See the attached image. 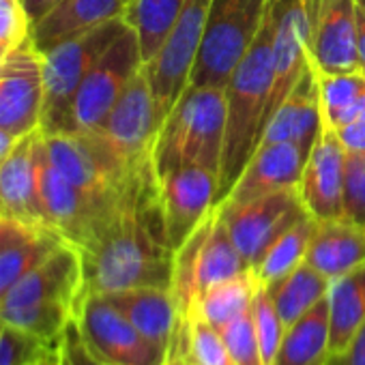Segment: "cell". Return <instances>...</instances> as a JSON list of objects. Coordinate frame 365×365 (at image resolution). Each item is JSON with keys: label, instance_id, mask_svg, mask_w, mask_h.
<instances>
[{"label": "cell", "instance_id": "6da1fadb", "mask_svg": "<svg viewBox=\"0 0 365 365\" xmlns=\"http://www.w3.org/2000/svg\"><path fill=\"white\" fill-rule=\"evenodd\" d=\"M82 260L86 292L172 288L174 250L165 239L153 165L133 180L118 211L82 250Z\"/></svg>", "mask_w": 365, "mask_h": 365}, {"label": "cell", "instance_id": "7a4b0ae2", "mask_svg": "<svg viewBox=\"0 0 365 365\" xmlns=\"http://www.w3.org/2000/svg\"><path fill=\"white\" fill-rule=\"evenodd\" d=\"M86 294L82 252L63 241L0 301V320L63 344Z\"/></svg>", "mask_w": 365, "mask_h": 365}, {"label": "cell", "instance_id": "3957f363", "mask_svg": "<svg viewBox=\"0 0 365 365\" xmlns=\"http://www.w3.org/2000/svg\"><path fill=\"white\" fill-rule=\"evenodd\" d=\"M273 88V14L271 0L264 24L250 52L235 67L224 86L226 95V138L220 168L217 205L228 196L235 180L256 153L267 125Z\"/></svg>", "mask_w": 365, "mask_h": 365}, {"label": "cell", "instance_id": "277c9868", "mask_svg": "<svg viewBox=\"0 0 365 365\" xmlns=\"http://www.w3.org/2000/svg\"><path fill=\"white\" fill-rule=\"evenodd\" d=\"M226 138V95L215 86H187L163 118L155 146V174L180 165L220 172Z\"/></svg>", "mask_w": 365, "mask_h": 365}, {"label": "cell", "instance_id": "5b68a950", "mask_svg": "<svg viewBox=\"0 0 365 365\" xmlns=\"http://www.w3.org/2000/svg\"><path fill=\"white\" fill-rule=\"evenodd\" d=\"M125 26V18H116L43 52V133L71 131V110L84 78Z\"/></svg>", "mask_w": 365, "mask_h": 365}, {"label": "cell", "instance_id": "8992f818", "mask_svg": "<svg viewBox=\"0 0 365 365\" xmlns=\"http://www.w3.org/2000/svg\"><path fill=\"white\" fill-rule=\"evenodd\" d=\"M267 11L269 0H211L190 86L224 88L254 46Z\"/></svg>", "mask_w": 365, "mask_h": 365}, {"label": "cell", "instance_id": "52a82bcc", "mask_svg": "<svg viewBox=\"0 0 365 365\" xmlns=\"http://www.w3.org/2000/svg\"><path fill=\"white\" fill-rule=\"evenodd\" d=\"M247 269L250 267L232 243L230 232L215 207L200 228L174 252L170 290L180 307V314L187 316L205 290Z\"/></svg>", "mask_w": 365, "mask_h": 365}, {"label": "cell", "instance_id": "ba28073f", "mask_svg": "<svg viewBox=\"0 0 365 365\" xmlns=\"http://www.w3.org/2000/svg\"><path fill=\"white\" fill-rule=\"evenodd\" d=\"M80 344L99 365H165L168 348L142 335L103 294L86 292L73 320Z\"/></svg>", "mask_w": 365, "mask_h": 365}, {"label": "cell", "instance_id": "9c48e42d", "mask_svg": "<svg viewBox=\"0 0 365 365\" xmlns=\"http://www.w3.org/2000/svg\"><path fill=\"white\" fill-rule=\"evenodd\" d=\"M209 7L211 0H187L157 54L144 63L161 123L190 86V76L200 52Z\"/></svg>", "mask_w": 365, "mask_h": 365}, {"label": "cell", "instance_id": "30bf717a", "mask_svg": "<svg viewBox=\"0 0 365 365\" xmlns=\"http://www.w3.org/2000/svg\"><path fill=\"white\" fill-rule=\"evenodd\" d=\"M144 67L140 39L127 24L84 78L71 110V131H97L127 84Z\"/></svg>", "mask_w": 365, "mask_h": 365}, {"label": "cell", "instance_id": "8fae6325", "mask_svg": "<svg viewBox=\"0 0 365 365\" xmlns=\"http://www.w3.org/2000/svg\"><path fill=\"white\" fill-rule=\"evenodd\" d=\"M220 172L180 165L157 176V196L168 245L176 252L217 207Z\"/></svg>", "mask_w": 365, "mask_h": 365}, {"label": "cell", "instance_id": "7c38bea8", "mask_svg": "<svg viewBox=\"0 0 365 365\" xmlns=\"http://www.w3.org/2000/svg\"><path fill=\"white\" fill-rule=\"evenodd\" d=\"M217 213L250 269H254V264L279 235L309 215L299 198L297 187L282 190L245 205H217Z\"/></svg>", "mask_w": 365, "mask_h": 365}, {"label": "cell", "instance_id": "4fadbf2b", "mask_svg": "<svg viewBox=\"0 0 365 365\" xmlns=\"http://www.w3.org/2000/svg\"><path fill=\"white\" fill-rule=\"evenodd\" d=\"M307 56L318 76L359 71L356 0H301Z\"/></svg>", "mask_w": 365, "mask_h": 365}, {"label": "cell", "instance_id": "5bb4252c", "mask_svg": "<svg viewBox=\"0 0 365 365\" xmlns=\"http://www.w3.org/2000/svg\"><path fill=\"white\" fill-rule=\"evenodd\" d=\"M161 127L159 110L142 67L123 91L120 99L101 125L103 138L135 170L153 163V146Z\"/></svg>", "mask_w": 365, "mask_h": 365}, {"label": "cell", "instance_id": "9a60e30c", "mask_svg": "<svg viewBox=\"0 0 365 365\" xmlns=\"http://www.w3.org/2000/svg\"><path fill=\"white\" fill-rule=\"evenodd\" d=\"M43 52L29 37L0 65V129L18 138L41 127Z\"/></svg>", "mask_w": 365, "mask_h": 365}, {"label": "cell", "instance_id": "2e32d148", "mask_svg": "<svg viewBox=\"0 0 365 365\" xmlns=\"http://www.w3.org/2000/svg\"><path fill=\"white\" fill-rule=\"evenodd\" d=\"M344 187L346 150L335 131L322 123V131L305 157L297 192L305 211L316 222H327L344 217Z\"/></svg>", "mask_w": 365, "mask_h": 365}, {"label": "cell", "instance_id": "e0dca14e", "mask_svg": "<svg viewBox=\"0 0 365 365\" xmlns=\"http://www.w3.org/2000/svg\"><path fill=\"white\" fill-rule=\"evenodd\" d=\"M41 138V127L22 135L11 153L0 161V211L29 226L50 228L41 211L37 190V157Z\"/></svg>", "mask_w": 365, "mask_h": 365}, {"label": "cell", "instance_id": "ac0fdd59", "mask_svg": "<svg viewBox=\"0 0 365 365\" xmlns=\"http://www.w3.org/2000/svg\"><path fill=\"white\" fill-rule=\"evenodd\" d=\"M303 163V150L290 142L260 144L220 205L235 207L282 190H294L301 180Z\"/></svg>", "mask_w": 365, "mask_h": 365}, {"label": "cell", "instance_id": "d6986e66", "mask_svg": "<svg viewBox=\"0 0 365 365\" xmlns=\"http://www.w3.org/2000/svg\"><path fill=\"white\" fill-rule=\"evenodd\" d=\"M322 131V110L318 93V73L309 65L294 86V91L282 101V106L267 120L260 144L290 142L307 157ZM258 144V146H260Z\"/></svg>", "mask_w": 365, "mask_h": 365}, {"label": "cell", "instance_id": "ffe728a7", "mask_svg": "<svg viewBox=\"0 0 365 365\" xmlns=\"http://www.w3.org/2000/svg\"><path fill=\"white\" fill-rule=\"evenodd\" d=\"M127 0H56V5L31 26V39L41 52L88 33L110 20L123 18Z\"/></svg>", "mask_w": 365, "mask_h": 365}, {"label": "cell", "instance_id": "44dd1931", "mask_svg": "<svg viewBox=\"0 0 365 365\" xmlns=\"http://www.w3.org/2000/svg\"><path fill=\"white\" fill-rule=\"evenodd\" d=\"M103 297L118 307L142 335L170 350L172 337L182 318L170 288H131Z\"/></svg>", "mask_w": 365, "mask_h": 365}, {"label": "cell", "instance_id": "7402d4cb", "mask_svg": "<svg viewBox=\"0 0 365 365\" xmlns=\"http://www.w3.org/2000/svg\"><path fill=\"white\" fill-rule=\"evenodd\" d=\"M305 262L329 282L365 262V230L346 217L318 222Z\"/></svg>", "mask_w": 365, "mask_h": 365}, {"label": "cell", "instance_id": "603a6c76", "mask_svg": "<svg viewBox=\"0 0 365 365\" xmlns=\"http://www.w3.org/2000/svg\"><path fill=\"white\" fill-rule=\"evenodd\" d=\"M329 299L286 327L273 365H322L329 356Z\"/></svg>", "mask_w": 365, "mask_h": 365}, {"label": "cell", "instance_id": "cb8c5ba5", "mask_svg": "<svg viewBox=\"0 0 365 365\" xmlns=\"http://www.w3.org/2000/svg\"><path fill=\"white\" fill-rule=\"evenodd\" d=\"M329 354L346 348L359 324L365 320V262L337 277L329 286Z\"/></svg>", "mask_w": 365, "mask_h": 365}, {"label": "cell", "instance_id": "d4e9b609", "mask_svg": "<svg viewBox=\"0 0 365 365\" xmlns=\"http://www.w3.org/2000/svg\"><path fill=\"white\" fill-rule=\"evenodd\" d=\"M316 224L318 222L312 215H305L303 220L292 224L284 235H279L267 247V252L260 256V260L252 269L256 273V279L260 282V286H264V288L273 286L275 282H279L282 277H286L299 264L305 262Z\"/></svg>", "mask_w": 365, "mask_h": 365}, {"label": "cell", "instance_id": "484cf974", "mask_svg": "<svg viewBox=\"0 0 365 365\" xmlns=\"http://www.w3.org/2000/svg\"><path fill=\"white\" fill-rule=\"evenodd\" d=\"M329 286L331 282L324 275H320L314 267L303 262L267 290L273 299V305L284 327H290L294 320H299L305 312H309L329 294Z\"/></svg>", "mask_w": 365, "mask_h": 365}, {"label": "cell", "instance_id": "4316f807", "mask_svg": "<svg viewBox=\"0 0 365 365\" xmlns=\"http://www.w3.org/2000/svg\"><path fill=\"white\" fill-rule=\"evenodd\" d=\"M258 286H260V282L256 279V273L252 269H247V271L205 290L198 297V301L190 314H198L202 320H207L209 324H213L217 329L252 309V301H254Z\"/></svg>", "mask_w": 365, "mask_h": 365}, {"label": "cell", "instance_id": "83f0119b", "mask_svg": "<svg viewBox=\"0 0 365 365\" xmlns=\"http://www.w3.org/2000/svg\"><path fill=\"white\" fill-rule=\"evenodd\" d=\"M185 3L187 0H129L127 3L123 18L140 39L144 63L157 54Z\"/></svg>", "mask_w": 365, "mask_h": 365}, {"label": "cell", "instance_id": "f1b7e54d", "mask_svg": "<svg viewBox=\"0 0 365 365\" xmlns=\"http://www.w3.org/2000/svg\"><path fill=\"white\" fill-rule=\"evenodd\" d=\"M65 239L54 230H43L26 241L0 250V301L9 290L33 269L37 267L54 247H58Z\"/></svg>", "mask_w": 365, "mask_h": 365}, {"label": "cell", "instance_id": "f546056e", "mask_svg": "<svg viewBox=\"0 0 365 365\" xmlns=\"http://www.w3.org/2000/svg\"><path fill=\"white\" fill-rule=\"evenodd\" d=\"M196 365H237L220 331L198 314L182 316L174 337Z\"/></svg>", "mask_w": 365, "mask_h": 365}, {"label": "cell", "instance_id": "4dcf8cb0", "mask_svg": "<svg viewBox=\"0 0 365 365\" xmlns=\"http://www.w3.org/2000/svg\"><path fill=\"white\" fill-rule=\"evenodd\" d=\"M318 93H320L322 123L331 129H337L346 112L365 93V76L361 71L318 76Z\"/></svg>", "mask_w": 365, "mask_h": 365}, {"label": "cell", "instance_id": "1f68e13d", "mask_svg": "<svg viewBox=\"0 0 365 365\" xmlns=\"http://www.w3.org/2000/svg\"><path fill=\"white\" fill-rule=\"evenodd\" d=\"M61 346L0 320V365H35L56 354Z\"/></svg>", "mask_w": 365, "mask_h": 365}, {"label": "cell", "instance_id": "d6a6232c", "mask_svg": "<svg viewBox=\"0 0 365 365\" xmlns=\"http://www.w3.org/2000/svg\"><path fill=\"white\" fill-rule=\"evenodd\" d=\"M252 318H254V327H256V335H258V344H260L264 365H273L286 327H284V322H282V318L273 305V299L264 286H258V290L254 294Z\"/></svg>", "mask_w": 365, "mask_h": 365}, {"label": "cell", "instance_id": "836d02e7", "mask_svg": "<svg viewBox=\"0 0 365 365\" xmlns=\"http://www.w3.org/2000/svg\"><path fill=\"white\" fill-rule=\"evenodd\" d=\"M217 331L237 365H264L256 327H254V318H252V309L237 316L235 320L217 327Z\"/></svg>", "mask_w": 365, "mask_h": 365}, {"label": "cell", "instance_id": "e575fe53", "mask_svg": "<svg viewBox=\"0 0 365 365\" xmlns=\"http://www.w3.org/2000/svg\"><path fill=\"white\" fill-rule=\"evenodd\" d=\"M344 217L365 230V153H346Z\"/></svg>", "mask_w": 365, "mask_h": 365}, {"label": "cell", "instance_id": "d590c367", "mask_svg": "<svg viewBox=\"0 0 365 365\" xmlns=\"http://www.w3.org/2000/svg\"><path fill=\"white\" fill-rule=\"evenodd\" d=\"M31 20L22 0H0V50L14 52L31 37Z\"/></svg>", "mask_w": 365, "mask_h": 365}, {"label": "cell", "instance_id": "8d00e7d4", "mask_svg": "<svg viewBox=\"0 0 365 365\" xmlns=\"http://www.w3.org/2000/svg\"><path fill=\"white\" fill-rule=\"evenodd\" d=\"M322 365H365V320L359 324L346 348L337 354H329Z\"/></svg>", "mask_w": 365, "mask_h": 365}, {"label": "cell", "instance_id": "74e56055", "mask_svg": "<svg viewBox=\"0 0 365 365\" xmlns=\"http://www.w3.org/2000/svg\"><path fill=\"white\" fill-rule=\"evenodd\" d=\"M43 230H50V228H37V226H29L24 222H18L14 217H7V215H0V250H5L9 245H16L20 241H26Z\"/></svg>", "mask_w": 365, "mask_h": 365}, {"label": "cell", "instance_id": "f35d334b", "mask_svg": "<svg viewBox=\"0 0 365 365\" xmlns=\"http://www.w3.org/2000/svg\"><path fill=\"white\" fill-rule=\"evenodd\" d=\"M333 131H335V135H337V140L346 153H350V155H363L365 153V118L341 125Z\"/></svg>", "mask_w": 365, "mask_h": 365}, {"label": "cell", "instance_id": "ab89813d", "mask_svg": "<svg viewBox=\"0 0 365 365\" xmlns=\"http://www.w3.org/2000/svg\"><path fill=\"white\" fill-rule=\"evenodd\" d=\"M63 344H65V352H67V359H69L71 365H99L97 361H93V359L88 356V352H86L84 346L80 344V337H78L73 324L67 329Z\"/></svg>", "mask_w": 365, "mask_h": 365}, {"label": "cell", "instance_id": "60d3db41", "mask_svg": "<svg viewBox=\"0 0 365 365\" xmlns=\"http://www.w3.org/2000/svg\"><path fill=\"white\" fill-rule=\"evenodd\" d=\"M22 5L26 9V16H29L31 24H35L56 5V0H22Z\"/></svg>", "mask_w": 365, "mask_h": 365}, {"label": "cell", "instance_id": "b9f144b4", "mask_svg": "<svg viewBox=\"0 0 365 365\" xmlns=\"http://www.w3.org/2000/svg\"><path fill=\"white\" fill-rule=\"evenodd\" d=\"M356 61L359 71L365 76V16L356 7Z\"/></svg>", "mask_w": 365, "mask_h": 365}, {"label": "cell", "instance_id": "7bdbcfd3", "mask_svg": "<svg viewBox=\"0 0 365 365\" xmlns=\"http://www.w3.org/2000/svg\"><path fill=\"white\" fill-rule=\"evenodd\" d=\"M165 365H196V363L187 356V352L180 348V344L176 339H172L170 352H168V363Z\"/></svg>", "mask_w": 365, "mask_h": 365}, {"label": "cell", "instance_id": "ee69618b", "mask_svg": "<svg viewBox=\"0 0 365 365\" xmlns=\"http://www.w3.org/2000/svg\"><path fill=\"white\" fill-rule=\"evenodd\" d=\"M18 135H14V133H9V131H5V129H0V161H3L9 153H11V148L18 144Z\"/></svg>", "mask_w": 365, "mask_h": 365}, {"label": "cell", "instance_id": "f6af8a7d", "mask_svg": "<svg viewBox=\"0 0 365 365\" xmlns=\"http://www.w3.org/2000/svg\"><path fill=\"white\" fill-rule=\"evenodd\" d=\"M35 365H65V348L61 346V350H58L56 354H52V356H48V359L35 363Z\"/></svg>", "mask_w": 365, "mask_h": 365}, {"label": "cell", "instance_id": "bcb514c9", "mask_svg": "<svg viewBox=\"0 0 365 365\" xmlns=\"http://www.w3.org/2000/svg\"><path fill=\"white\" fill-rule=\"evenodd\" d=\"M356 7H359V11L365 16V0H356Z\"/></svg>", "mask_w": 365, "mask_h": 365}, {"label": "cell", "instance_id": "7dc6e473", "mask_svg": "<svg viewBox=\"0 0 365 365\" xmlns=\"http://www.w3.org/2000/svg\"><path fill=\"white\" fill-rule=\"evenodd\" d=\"M5 56H7V52H3V50H0V65H3V61H5Z\"/></svg>", "mask_w": 365, "mask_h": 365}, {"label": "cell", "instance_id": "c3c4849f", "mask_svg": "<svg viewBox=\"0 0 365 365\" xmlns=\"http://www.w3.org/2000/svg\"><path fill=\"white\" fill-rule=\"evenodd\" d=\"M63 348H65V344H63ZM65 365H71V363H69V359H67V352H65Z\"/></svg>", "mask_w": 365, "mask_h": 365}, {"label": "cell", "instance_id": "681fc988", "mask_svg": "<svg viewBox=\"0 0 365 365\" xmlns=\"http://www.w3.org/2000/svg\"><path fill=\"white\" fill-rule=\"evenodd\" d=\"M0 215H3V211H0Z\"/></svg>", "mask_w": 365, "mask_h": 365}, {"label": "cell", "instance_id": "f907efd6", "mask_svg": "<svg viewBox=\"0 0 365 365\" xmlns=\"http://www.w3.org/2000/svg\"><path fill=\"white\" fill-rule=\"evenodd\" d=\"M127 3H129V0H127Z\"/></svg>", "mask_w": 365, "mask_h": 365}]
</instances>
